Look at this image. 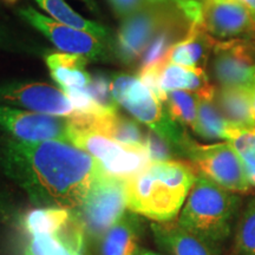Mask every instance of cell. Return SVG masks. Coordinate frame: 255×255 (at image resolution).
<instances>
[{
    "instance_id": "74e56055",
    "label": "cell",
    "mask_w": 255,
    "mask_h": 255,
    "mask_svg": "<svg viewBox=\"0 0 255 255\" xmlns=\"http://www.w3.org/2000/svg\"><path fill=\"white\" fill-rule=\"evenodd\" d=\"M238 1H239V2H241V4H244L245 6H246V5L248 4V2L251 1V0H238Z\"/></svg>"
},
{
    "instance_id": "3957f363",
    "label": "cell",
    "mask_w": 255,
    "mask_h": 255,
    "mask_svg": "<svg viewBox=\"0 0 255 255\" xmlns=\"http://www.w3.org/2000/svg\"><path fill=\"white\" fill-rule=\"evenodd\" d=\"M241 205L239 194L197 174L176 222L199 239L213 255H220L234 235Z\"/></svg>"
},
{
    "instance_id": "d4e9b609",
    "label": "cell",
    "mask_w": 255,
    "mask_h": 255,
    "mask_svg": "<svg viewBox=\"0 0 255 255\" xmlns=\"http://www.w3.org/2000/svg\"><path fill=\"white\" fill-rule=\"evenodd\" d=\"M23 255H77L55 234L31 237Z\"/></svg>"
},
{
    "instance_id": "ffe728a7",
    "label": "cell",
    "mask_w": 255,
    "mask_h": 255,
    "mask_svg": "<svg viewBox=\"0 0 255 255\" xmlns=\"http://www.w3.org/2000/svg\"><path fill=\"white\" fill-rule=\"evenodd\" d=\"M72 213L73 209L56 208V207L36 208L25 213L20 218L19 225L30 237L52 235L62 228Z\"/></svg>"
},
{
    "instance_id": "9c48e42d",
    "label": "cell",
    "mask_w": 255,
    "mask_h": 255,
    "mask_svg": "<svg viewBox=\"0 0 255 255\" xmlns=\"http://www.w3.org/2000/svg\"><path fill=\"white\" fill-rule=\"evenodd\" d=\"M0 130L21 142H70L71 121L68 117L0 105Z\"/></svg>"
},
{
    "instance_id": "4dcf8cb0",
    "label": "cell",
    "mask_w": 255,
    "mask_h": 255,
    "mask_svg": "<svg viewBox=\"0 0 255 255\" xmlns=\"http://www.w3.org/2000/svg\"><path fill=\"white\" fill-rule=\"evenodd\" d=\"M245 168H246L248 180H250L252 187L255 188V167H245Z\"/></svg>"
},
{
    "instance_id": "603a6c76",
    "label": "cell",
    "mask_w": 255,
    "mask_h": 255,
    "mask_svg": "<svg viewBox=\"0 0 255 255\" xmlns=\"http://www.w3.org/2000/svg\"><path fill=\"white\" fill-rule=\"evenodd\" d=\"M199 96L194 92L175 90L168 92L165 108L175 122L194 129L197 119Z\"/></svg>"
},
{
    "instance_id": "e575fe53",
    "label": "cell",
    "mask_w": 255,
    "mask_h": 255,
    "mask_svg": "<svg viewBox=\"0 0 255 255\" xmlns=\"http://www.w3.org/2000/svg\"><path fill=\"white\" fill-rule=\"evenodd\" d=\"M246 7L250 8L253 13H255V0H251V1L246 5Z\"/></svg>"
},
{
    "instance_id": "4fadbf2b",
    "label": "cell",
    "mask_w": 255,
    "mask_h": 255,
    "mask_svg": "<svg viewBox=\"0 0 255 255\" xmlns=\"http://www.w3.org/2000/svg\"><path fill=\"white\" fill-rule=\"evenodd\" d=\"M202 25L210 36L231 38L255 32V13L239 1L202 2Z\"/></svg>"
},
{
    "instance_id": "7c38bea8",
    "label": "cell",
    "mask_w": 255,
    "mask_h": 255,
    "mask_svg": "<svg viewBox=\"0 0 255 255\" xmlns=\"http://www.w3.org/2000/svg\"><path fill=\"white\" fill-rule=\"evenodd\" d=\"M213 72L221 88H252L255 82V45L247 40L218 41L213 50Z\"/></svg>"
},
{
    "instance_id": "5bb4252c",
    "label": "cell",
    "mask_w": 255,
    "mask_h": 255,
    "mask_svg": "<svg viewBox=\"0 0 255 255\" xmlns=\"http://www.w3.org/2000/svg\"><path fill=\"white\" fill-rule=\"evenodd\" d=\"M218 43L203 25L191 24L187 34L175 43L167 53V62L188 68L205 69L207 60Z\"/></svg>"
},
{
    "instance_id": "277c9868",
    "label": "cell",
    "mask_w": 255,
    "mask_h": 255,
    "mask_svg": "<svg viewBox=\"0 0 255 255\" xmlns=\"http://www.w3.org/2000/svg\"><path fill=\"white\" fill-rule=\"evenodd\" d=\"M110 89L117 105L183 155L189 136L171 119L165 105L138 78L127 73H115L111 76Z\"/></svg>"
},
{
    "instance_id": "52a82bcc",
    "label": "cell",
    "mask_w": 255,
    "mask_h": 255,
    "mask_svg": "<svg viewBox=\"0 0 255 255\" xmlns=\"http://www.w3.org/2000/svg\"><path fill=\"white\" fill-rule=\"evenodd\" d=\"M127 208L126 180L103 173L92 184L82 205L73 210L87 238L100 240L123 218Z\"/></svg>"
},
{
    "instance_id": "5b68a950",
    "label": "cell",
    "mask_w": 255,
    "mask_h": 255,
    "mask_svg": "<svg viewBox=\"0 0 255 255\" xmlns=\"http://www.w3.org/2000/svg\"><path fill=\"white\" fill-rule=\"evenodd\" d=\"M70 143L91 155L103 171L113 177L128 180L151 163L144 146H128L103 133L75 126L71 122Z\"/></svg>"
},
{
    "instance_id": "8fae6325",
    "label": "cell",
    "mask_w": 255,
    "mask_h": 255,
    "mask_svg": "<svg viewBox=\"0 0 255 255\" xmlns=\"http://www.w3.org/2000/svg\"><path fill=\"white\" fill-rule=\"evenodd\" d=\"M19 17L45 36L57 49L66 53L85 57L88 60L100 62L107 59L104 39L88 32L66 26L59 21L43 15L31 6L18 9Z\"/></svg>"
},
{
    "instance_id": "6da1fadb",
    "label": "cell",
    "mask_w": 255,
    "mask_h": 255,
    "mask_svg": "<svg viewBox=\"0 0 255 255\" xmlns=\"http://www.w3.org/2000/svg\"><path fill=\"white\" fill-rule=\"evenodd\" d=\"M0 169L38 208L76 209L104 173L96 159L70 142L0 139Z\"/></svg>"
},
{
    "instance_id": "d6986e66",
    "label": "cell",
    "mask_w": 255,
    "mask_h": 255,
    "mask_svg": "<svg viewBox=\"0 0 255 255\" xmlns=\"http://www.w3.org/2000/svg\"><path fill=\"white\" fill-rule=\"evenodd\" d=\"M138 227L133 215L126 213L100 239V255H135L138 250Z\"/></svg>"
},
{
    "instance_id": "484cf974",
    "label": "cell",
    "mask_w": 255,
    "mask_h": 255,
    "mask_svg": "<svg viewBox=\"0 0 255 255\" xmlns=\"http://www.w3.org/2000/svg\"><path fill=\"white\" fill-rule=\"evenodd\" d=\"M111 77L98 72L91 76V81L87 87V91L98 107L107 111H119L110 89Z\"/></svg>"
},
{
    "instance_id": "44dd1931",
    "label": "cell",
    "mask_w": 255,
    "mask_h": 255,
    "mask_svg": "<svg viewBox=\"0 0 255 255\" xmlns=\"http://www.w3.org/2000/svg\"><path fill=\"white\" fill-rule=\"evenodd\" d=\"M36 1L44 11H46L51 17H53V19L59 23L66 25V26L77 28V30L85 31L101 38V39H107L108 38L107 28L79 15L77 12L73 11L66 4L65 0H36Z\"/></svg>"
},
{
    "instance_id": "d6a6232c",
    "label": "cell",
    "mask_w": 255,
    "mask_h": 255,
    "mask_svg": "<svg viewBox=\"0 0 255 255\" xmlns=\"http://www.w3.org/2000/svg\"><path fill=\"white\" fill-rule=\"evenodd\" d=\"M251 91H252V109H253V117L255 121V82L254 84L252 85Z\"/></svg>"
},
{
    "instance_id": "e0dca14e",
    "label": "cell",
    "mask_w": 255,
    "mask_h": 255,
    "mask_svg": "<svg viewBox=\"0 0 255 255\" xmlns=\"http://www.w3.org/2000/svg\"><path fill=\"white\" fill-rule=\"evenodd\" d=\"M45 62L51 77L59 85L60 90L85 89L91 81V75L87 71L88 59L85 57L53 52L46 56Z\"/></svg>"
},
{
    "instance_id": "8d00e7d4",
    "label": "cell",
    "mask_w": 255,
    "mask_h": 255,
    "mask_svg": "<svg viewBox=\"0 0 255 255\" xmlns=\"http://www.w3.org/2000/svg\"><path fill=\"white\" fill-rule=\"evenodd\" d=\"M212 1H216V2H232V1H238V0H212Z\"/></svg>"
},
{
    "instance_id": "f546056e",
    "label": "cell",
    "mask_w": 255,
    "mask_h": 255,
    "mask_svg": "<svg viewBox=\"0 0 255 255\" xmlns=\"http://www.w3.org/2000/svg\"><path fill=\"white\" fill-rule=\"evenodd\" d=\"M11 36L8 34V32L5 30L4 26L0 25V47H8L11 45Z\"/></svg>"
},
{
    "instance_id": "7402d4cb",
    "label": "cell",
    "mask_w": 255,
    "mask_h": 255,
    "mask_svg": "<svg viewBox=\"0 0 255 255\" xmlns=\"http://www.w3.org/2000/svg\"><path fill=\"white\" fill-rule=\"evenodd\" d=\"M229 126L231 124L223 117L214 100L199 98L197 119L193 129L194 132L207 139H225L226 141Z\"/></svg>"
},
{
    "instance_id": "4316f807",
    "label": "cell",
    "mask_w": 255,
    "mask_h": 255,
    "mask_svg": "<svg viewBox=\"0 0 255 255\" xmlns=\"http://www.w3.org/2000/svg\"><path fill=\"white\" fill-rule=\"evenodd\" d=\"M144 148L146 152H148L151 162L171 159V154H173L174 150L162 137H159L157 133L151 131V130L145 132Z\"/></svg>"
},
{
    "instance_id": "836d02e7",
    "label": "cell",
    "mask_w": 255,
    "mask_h": 255,
    "mask_svg": "<svg viewBox=\"0 0 255 255\" xmlns=\"http://www.w3.org/2000/svg\"><path fill=\"white\" fill-rule=\"evenodd\" d=\"M152 2H168V1H170V2H173V4L176 6L178 2H181L182 1V0H151Z\"/></svg>"
},
{
    "instance_id": "f35d334b",
    "label": "cell",
    "mask_w": 255,
    "mask_h": 255,
    "mask_svg": "<svg viewBox=\"0 0 255 255\" xmlns=\"http://www.w3.org/2000/svg\"><path fill=\"white\" fill-rule=\"evenodd\" d=\"M85 2H87V4L89 5V6H91V7H94V1H92V0H84Z\"/></svg>"
},
{
    "instance_id": "ba28073f",
    "label": "cell",
    "mask_w": 255,
    "mask_h": 255,
    "mask_svg": "<svg viewBox=\"0 0 255 255\" xmlns=\"http://www.w3.org/2000/svg\"><path fill=\"white\" fill-rule=\"evenodd\" d=\"M167 2H154L124 19L116 40V52L126 64L141 58L150 41L162 28L182 17L178 8L168 7Z\"/></svg>"
},
{
    "instance_id": "ac0fdd59",
    "label": "cell",
    "mask_w": 255,
    "mask_h": 255,
    "mask_svg": "<svg viewBox=\"0 0 255 255\" xmlns=\"http://www.w3.org/2000/svg\"><path fill=\"white\" fill-rule=\"evenodd\" d=\"M214 102L231 126L241 129L255 128L250 88H221L216 91Z\"/></svg>"
},
{
    "instance_id": "9a60e30c",
    "label": "cell",
    "mask_w": 255,
    "mask_h": 255,
    "mask_svg": "<svg viewBox=\"0 0 255 255\" xmlns=\"http://www.w3.org/2000/svg\"><path fill=\"white\" fill-rule=\"evenodd\" d=\"M159 87L165 94L175 90L194 92L199 98L214 100L216 89L210 84L205 69L188 68L165 60L159 71Z\"/></svg>"
},
{
    "instance_id": "8992f818",
    "label": "cell",
    "mask_w": 255,
    "mask_h": 255,
    "mask_svg": "<svg viewBox=\"0 0 255 255\" xmlns=\"http://www.w3.org/2000/svg\"><path fill=\"white\" fill-rule=\"evenodd\" d=\"M183 155L189 158L197 174L203 175L225 189L246 194L253 188L244 162L234 146L227 141L200 144L189 137Z\"/></svg>"
},
{
    "instance_id": "83f0119b",
    "label": "cell",
    "mask_w": 255,
    "mask_h": 255,
    "mask_svg": "<svg viewBox=\"0 0 255 255\" xmlns=\"http://www.w3.org/2000/svg\"><path fill=\"white\" fill-rule=\"evenodd\" d=\"M110 2L117 14L123 18L129 17L139 9L154 4L151 0H110Z\"/></svg>"
},
{
    "instance_id": "1f68e13d",
    "label": "cell",
    "mask_w": 255,
    "mask_h": 255,
    "mask_svg": "<svg viewBox=\"0 0 255 255\" xmlns=\"http://www.w3.org/2000/svg\"><path fill=\"white\" fill-rule=\"evenodd\" d=\"M135 255H162V254H158L156 253V252H152L150 250H145V248H139L136 251Z\"/></svg>"
},
{
    "instance_id": "30bf717a",
    "label": "cell",
    "mask_w": 255,
    "mask_h": 255,
    "mask_svg": "<svg viewBox=\"0 0 255 255\" xmlns=\"http://www.w3.org/2000/svg\"><path fill=\"white\" fill-rule=\"evenodd\" d=\"M0 105L59 117H72L75 108L60 89L40 82L12 81L0 84Z\"/></svg>"
},
{
    "instance_id": "2e32d148",
    "label": "cell",
    "mask_w": 255,
    "mask_h": 255,
    "mask_svg": "<svg viewBox=\"0 0 255 255\" xmlns=\"http://www.w3.org/2000/svg\"><path fill=\"white\" fill-rule=\"evenodd\" d=\"M152 238L156 245L170 255H213L205 245L183 229L177 222H152Z\"/></svg>"
},
{
    "instance_id": "f1b7e54d",
    "label": "cell",
    "mask_w": 255,
    "mask_h": 255,
    "mask_svg": "<svg viewBox=\"0 0 255 255\" xmlns=\"http://www.w3.org/2000/svg\"><path fill=\"white\" fill-rule=\"evenodd\" d=\"M20 221V216L18 215L17 209L6 195L5 191L0 189V223L4 225H15Z\"/></svg>"
},
{
    "instance_id": "d590c367",
    "label": "cell",
    "mask_w": 255,
    "mask_h": 255,
    "mask_svg": "<svg viewBox=\"0 0 255 255\" xmlns=\"http://www.w3.org/2000/svg\"><path fill=\"white\" fill-rule=\"evenodd\" d=\"M4 4H7V5H15L19 0H1Z\"/></svg>"
},
{
    "instance_id": "7a4b0ae2",
    "label": "cell",
    "mask_w": 255,
    "mask_h": 255,
    "mask_svg": "<svg viewBox=\"0 0 255 255\" xmlns=\"http://www.w3.org/2000/svg\"><path fill=\"white\" fill-rule=\"evenodd\" d=\"M196 178L195 168L187 162H151L126 181L128 209L155 222L174 221Z\"/></svg>"
},
{
    "instance_id": "cb8c5ba5",
    "label": "cell",
    "mask_w": 255,
    "mask_h": 255,
    "mask_svg": "<svg viewBox=\"0 0 255 255\" xmlns=\"http://www.w3.org/2000/svg\"><path fill=\"white\" fill-rule=\"evenodd\" d=\"M233 255H255V196L239 216L234 231Z\"/></svg>"
}]
</instances>
